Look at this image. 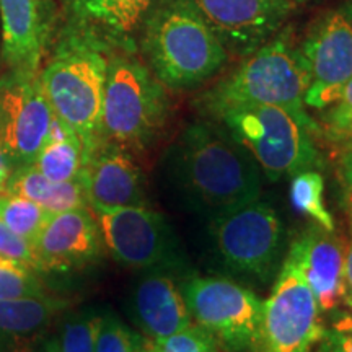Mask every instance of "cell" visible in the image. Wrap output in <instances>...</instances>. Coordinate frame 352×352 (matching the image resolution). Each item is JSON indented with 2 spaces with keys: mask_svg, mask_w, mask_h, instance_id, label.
I'll return each mask as SVG.
<instances>
[{
  "mask_svg": "<svg viewBox=\"0 0 352 352\" xmlns=\"http://www.w3.org/2000/svg\"><path fill=\"white\" fill-rule=\"evenodd\" d=\"M168 173L189 204L212 217L261 196V170L223 126L189 124L171 145Z\"/></svg>",
  "mask_w": 352,
  "mask_h": 352,
  "instance_id": "1",
  "label": "cell"
},
{
  "mask_svg": "<svg viewBox=\"0 0 352 352\" xmlns=\"http://www.w3.org/2000/svg\"><path fill=\"white\" fill-rule=\"evenodd\" d=\"M142 26L144 54L165 88H195L227 64V50L191 0L153 3Z\"/></svg>",
  "mask_w": 352,
  "mask_h": 352,
  "instance_id": "2",
  "label": "cell"
},
{
  "mask_svg": "<svg viewBox=\"0 0 352 352\" xmlns=\"http://www.w3.org/2000/svg\"><path fill=\"white\" fill-rule=\"evenodd\" d=\"M108 52L98 39L67 30L50 64L39 74L54 116L76 132L88 153L100 142Z\"/></svg>",
  "mask_w": 352,
  "mask_h": 352,
  "instance_id": "3",
  "label": "cell"
},
{
  "mask_svg": "<svg viewBox=\"0 0 352 352\" xmlns=\"http://www.w3.org/2000/svg\"><path fill=\"white\" fill-rule=\"evenodd\" d=\"M310 70L300 46L289 32L276 34L246 59L206 96L212 114L240 107H280L310 118L305 95Z\"/></svg>",
  "mask_w": 352,
  "mask_h": 352,
  "instance_id": "4",
  "label": "cell"
},
{
  "mask_svg": "<svg viewBox=\"0 0 352 352\" xmlns=\"http://www.w3.org/2000/svg\"><path fill=\"white\" fill-rule=\"evenodd\" d=\"M170 114L165 87L134 51L108 56L101 107L100 142L144 151L158 138Z\"/></svg>",
  "mask_w": 352,
  "mask_h": 352,
  "instance_id": "5",
  "label": "cell"
},
{
  "mask_svg": "<svg viewBox=\"0 0 352 352\" xmlns=\"http://www.w3.org/2000/svg\"><path fill=\"white\" fill-rule=\"evenodd\" d=\"M215 118L271 182L323 165L315 142V134L321 131L311 118L280 107L228 108Z\"/></svg>",
  "mask_w": 352,
  "mask_h": 352,
  "instance_id": "6",
  "label": "cell"
},
{
  "mask_svg": "<svg viewBox=\"0 0 352 352\" xmlns=\"http://www.w3.org/2000/svg\"><path fill=\"white\" fill-rule=\"evenodd\" d=\"M209 240L223 270L256 284L277 277L287 246L283 220L259 199L214 215Z\"/></svg>",
  "mask_w": 352,
  "mask_h": 352,
  "instance_id": "7",
  "label": "cell"
},
{
  "mask_svg": "<svg viewBox=\"0 0 352 352\" xmlns=\"http://www.w3.org/2000/svg\"><path fill=\"white\" fill-rule=\"evenodd\" d=\"M318 302L289 252L274 280L252 352H311L323 336Z\"/></svg>",
  "mask_w": 352,
  "mask_h": 352,
  "instance_id": "8",
  "label": "cell"
},
{
  "mask_svg": "<svg viewBox=\"0 0 352 352\" xmlns=\"http://www.w3.org/2000/svg\"><path fill=\"white\" fill-rule=\"evenodd\" d=\"M182 290L192 321L227 352H252L261 324L264 300L227 277H189Z\"/></svg>",
  "mask_w": 352,
  "mask_h": 352,
  "instance_id": "9",
  "label": "cell"
},
{
  "mask_svg": "<svg viewBox=\"0 0 352 352\" xmlns=\"http://www.w3.org/2000/svg\"><path fill=\"white\" fill-rule=\"evenodd\" d=\"M101 239L114 261L129 270L173 271L179 250L173 228L162 214L147 206L91 210Z\"/></svg>",
  "mask_w": 352,
  "mask_h": 352,
  "instance_id": "10",
  "label": "cell"
},
{
  "mask_svg": "<svg viewBox=\"0 0 352 352\" xmlns=\"http://www.w3.org/2000/svg\"><path fill=\"white\" fill-rule=\"evenodd\" d=\"M52 120L36 72L12 70L0 77V147L12 165L34 164Z\"/></svg>",
  "mask_w": 352,
  "mask_h": 352,
  "instance_id": "11",
  "label": "cell"
},
{
  "mask_svg": "<svg viewBox=\"0 0 352 352\" xmlns=\"http://www.w3.org/2000/svg\"><path fill=\"white\" fill-rule=\"evenodd\" d=\"M300 51L310 70L305 107L327 109L352 78V2L324 12L307 33Z\"/></svg>",
  "mask_w": 352,
  "mask_h": 352,
  "instance_id": "12",
  "label": "cell"
},
{
  "mask_svg": "<svg viewBox=\"0 0 352 352\" xmlns=\"http://www.w3.org/2000/svg\"><path fill=\"white\" fill-rule=\"evenodd\" d=\"M227 52L250 56L296 10L289 0H191Z\"/></svg>",
  "mask_w": 352,
  "mask_h": 352,
  "instance_id": "13",
  "label": "cell"
},
{
  "mask_svg": "<svg viewBox=\"0 0 352 352\" xmlns=\"http://www.w3.org/2000/svg\"><path fill=\"white\" fill-rule=\"evenodd\" d=\"M103 246L95 214L88 208L52 214L33 245L36 270L43 272L82 270L98 261Z\"/></svg>",
  "mask_w": 352,
  "mask_h": 352,
  "instance_id": "14",
  "label": "cell"
},
{
  "mask_svg": "<svg viewBox=\"0 0 352 352\" xmlns=\"http://www.w3.org/2000/svg\"><path fill=\"white\" fill-rule=\"evenodd\" d=\"M287 252L296 258L321 314H333L344 305L346 246L334 232L311 223Z\"/></svg>",
  "mask_w": 352,
  "mask_h": 352,
  "instance_id": "15",
  "label": "cell"
},
{
  "mask_svg": "<svg viewBox=\"0 0 352 352\" xmlns=\"http://www.w3.org/2000/svg\"><path fill=\"white\" fill-rule=\"evenodd\" d=\"M82 176L91 210L145 206L142 173L126 148L98 142Z\"/></svg>",
  "mask_w": 352,
  "mask_h": 352,
  "instance_id": "16",
  "label": "cell"
},
{
  "mask_svg": "<svg viewBox=\"0 0 352 352\" xmlns=\"http://www.w3.org/2000/svg\"><path fill=\"white\" fill-rule=\"evenodd\" d=\"M129 310L135 327L148 340H162L195 323L182 285L165 270L147 271L134 284Z\"/></svg>",
  "mask_w": 352,
  "mask_h": 352,
  "instance_id": "17",
  "label": "cell"
},
{
  "mask_svg": "<svg viewBox=\"0 0 352 352\" xmlns=\"http://www.w3.org/2000/svg\"><path fill=\"white\" fill-rule=\"evenodd\" d=\"M50 21L51 0H0L2 57L12 70L38 74Z\"/></svg>",
  "mask_w": 352,
  "mask_h": 352,
  "instance_id": "18",
  "label": "cell"
},
{
  "mask_svg": "<svg viewBox=\"0 0 352 352\" xmlns=\"http://www.w3.org/2000/svg\"><path fill=\"white\" fill-rule=\"evenodd\" d=\"M155 0H70V28L109 51H134V36Z\"/></svg>",
  "mask_w": 352,
  "mask_h": 352,
  "instance_id": "19",
  "label": "cell"
},
{
  "mask_svg": "<svg viewBox=\"0 0 352 352\" xmlns=\"http://www.w3.org/2000/svg\"><path fill=\"white\" fill-rule=\"evenodd\" d=\"M64 303L47 296L0 300V352H34Z\"/></svg>",
  "mask_w": 352,
  "mask_h": 352,
  "instance_id": "20",
  "label": "cell"
},
{
  "mask_svg": "<svg viewBox=\"0 0 352 352\" xmlns=\"http://www.w3.org/2000/svg\"><path fill=\"white\" fill-rule=\"evenodd\" d=\"M3 192L25 197L51 214L90 208L83 176L72 182H52L33 165L20 166L15 173L12 171Z\"/></svg>",
  "mask_w": 352,
  "mask_h": 352,
  "instance_id": "21",
  "label": "cell"
},
{
  "mask_svg": "<svg viewBox=\"0 0 352 352\" xmlns=\"http://www.w3.org/2000/svg\"><path fill=\"white\" fill-rule=\"evenodd\" d=\"M88 155L90 153L82 139L54 116L46 142L33 166L52 182H72L82 176Z\"/></svg>",
  "mask_w": 352,
  "mask_h": 352,
  "instance_id": "22",
  "label": "cell"
},
{
  "mask_svg": "<svg viewBox=\"0 0 352 352\" xmlns=\"http://www.w3.org/2000/svg\"><path fill=\"white\" fill-rule=\"evenodd\" d=\"M290 201L298 212L311 219L324 230L334 232V219L324 204V182L316 170H305L292 176Z\"/></svg>",
  "mask_w": 352,
  "mask_h": 352,
  "instance_id": "23",
  "label": "cell"
},
{
  "mask_svg": "<svg viewBox=\"0 0 352 352\" xmlns=\"http://www.w3.org/2000/svg\"><path fill=\"white\" fill-rule=\"evenodd\" d=\"M51 215L41 206L25 197L12 195L0 196V220L32 245H34Z\"/></svg>",
  "mask_w": 352,
  "mask_h": 352,
  "instance_id": "24",
  "label": "cell"
},
{
  "mask_svg": "<svg viewBox=\"0 0 352 352\" xmlns=\"http://www.w3.org/2000/svg\"><path fill=\"white\" fill-rule=\"evenodd\" d=\"M101 314L96 310H82L65 316L59 333L52 338L57 352H95Z\"/></svg>",
  "mask_w": 352,
  "mask_h": 352,
  "instance_id": "25",
  "label": "cell"
},
{
  "mask_svg": "<svg viewBox=\"0 0 352 352\" xmlns=\"http://www.w3.org/2000/svg\"><path fill=\"white\" fill-rule=\"evenodd\" d=\"M47 296L38 271L16 259L0 256V300Z\"/></svg>",
  "mask_w": 352,
  "mask_h": 352,
  "instance_id": "26",
  "label": "cell"
},
{
  "mask_svg": "<svg viewBox=\"0 0 352 352\" xmlns=\"http://www.w3.org/2000/svg\"><path fill=\"white\" fill-rule=\"evenodd\" d=\"M145 338L113 314H101L95 352H142Z\"/></svg>",
  "mask_w": 352,
  "mask_h": 352,
  "instance_id": "27",
  "label": "cell"
},
{
  "mask_svg": "<svg viewBox=\"0 0 352 352\" xmlns=\"http://www.w3.org/2000/svg\"><path fill=\"white\" fill-rule=\"evenodd\" d=\"M219 344L199 324L170 334L162 340H145L142 352H219Z\"/></svg>",
  "mask_w": 352,
  "mask_h": 352,
  "instance_id": "28",
  "label": "cell"
},
{
  "mask_svg": "<svg viewBox=\"0 0 352 352\" xmlns=\"http://www.w3.org/2000/svg\"><path fill=\"white\" fill-rule=\"evenodd\" d=\"M311 352H352V314L340 311Z\"/></svg>",
  "mask_w": 352,
  "mask_h": 352,
  "instance_id": "29",
  "label": "cell"
},
{
  "mask_svg": "<svg viewBox=\"0 0 352 352\" xmlns=\"http://www.w3.org/2000/svg\"><path fill=\"white\" fill-rule=\"evenodd\" d=\"M0 256L16 259L36 270V254L33 245L10 230L2 220H0Z\"/></svg>",
  "mask_w": 352,
  "mask_h": 352,
  "instance_id": "30",
  "label": "cell"
},
{
  "mask_svg": "<svg viewBox=\"0 0 352 352\" xmlns=\"http://www.w3.org/2000/svg\"><path fill=\"white\" fill-rule=\"evenodd\" d=\"M323 111V126H320V131L334 142L352 145V113L334 111L329 108Z\"/></svg>",
  "mask_w": 352,
  "mask_h": 352,
  "instance_id": "31",
  "label": "cell"
},
{
  "mask_svg": "<svg viewBox=\"0 0 352 352\" xmlns=\"http://www.w3.org/2000/svg\"><path fill=\"white\" fill-rule=\"evenodd\" d=\"M336 175L352 220V145H342V151L338 153Z\"/></svg>",
  "mask_w": 352,
  "mask_h": 352,
  "instance_id": "32",
  "label": "cell"
},
{
  "mask_svg": "<svg viewBox=\"0 0 352 352\" xmlns=\"http://www.w3.org/2000/svg\"><path fill=\"white\" fill-rule=\"evenodd\" d=\"M352 314V239L346 246V270H344V305Z\"/></svg>",
  "mask_w": 352,
  "mask_h": 352,
  "instance_id": "33",
  "label": "cell"
},
{
  "mask_svg": "<svg viewBox=\"0 0 352 352\" xmlns=\"http://www.w3.org/2000/svg\"><path fill=\"white\" fill-rule=\"evenodd\" d=\"M329 109H334V111H341V113H352V78L342 85L336 103L331 104Z\"/></svg>",
  "mask_w": 352,
  "mask_h": 352,
  "instance_id": "34",
  "label": "cell"
},
{
  "mask_svg": "<svg viewBox=\"0 0 352 352\" xmlns=\"http://www.w3.org/2000/svg\"><path fill=\"white\" fill-rule=\"evenodd\" d=\"M10 165H12L10 160H8L6 152H3L2 147H0V191L6 188L8 178H10V175H12Z\"/></svg>",
  "mask_w": 352,
  "mask_h": 352,
  "instance_id": "35",
  "label": "cell"
},
{
  "mask_svg": "<svg viewBox=\"0 0 352 352\" xmlns=\"http://www.w3.org/2000/svg\"><path fill=\"white\" fill-rule=\"evenodd\" d=\"M36 352H57V347L54 344V341H47L44 342V344L41 346V349H38Z\"/></svg>",
  "mask_w": 352,
  "mask_h": 352,
  "instance_id": "36",
  "label": "cell"
},
{
  "mask_svg": "<svg viewBox=\"0 0 352 352\" xmlns=\"http://www.w3.org/2000/svg\"><path fill=\"white\" fill-rule=\"evenodd\" d=\"M289 2H292V3H303V2H308V0H289Z\"/></svg>",
  "mask_w": 352,
  "mask_h": 352,
  "instance_id": "37",
  "label": "cell"
},
{
  "mask_svg": "<svg viewBox=\"0 0 352 352\" xmlns=\"http://www.w3.org/2000/svg\"><path fill=\"white\" fill-rule=\"evenodd\" d=\"M0 52H2V32H0Z\"/></svg>",
  "mask_w": 352,
  "mask_h": 352,
  "instance_id": "38",
  "label": "cell"
}]
</instances>
